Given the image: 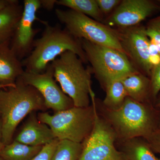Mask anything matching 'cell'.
<instances>
[{
	"label": "cell",
	"mask_w": 160,
	"mask_h": 160,
	"mask_svg": "<svg viewBox=\"0 0 160 160\" xmlns=\"http://www.w3.org/2000/svg\"><path fill=\"white\" fill-rule=\"evenodd\" d=\"M46 109L39 92L24 84L19 77L14 86L0 89V119L4 146L11 142L17 127L26 116Z\"/></svg>",
	"instance_id": "6da1fadb"
},
{
	"label": "cell",
	"mask_w": 160,
	"mask_h": 160,
	"mask_svg": "<svg viewBox=\"0 0 160 160\" xmlns=\"http://www.w3.org/2000/svg\"><path fill=\"white\" fill-rule=\"evenodd\" d=\"M45 26L41 37L35 40L31 53L22 61L25 71L42 73L50 63L68 51L77 55L83 63L88 62L81 39L58 24L52 26L47 23Z\"/></svg>",
	"instance_id": "7a4b0ae2"
},
{
	"label": "cell",
	"mask_w": 160,
	"mask_h": 160,
	"mask_svg": "<svg viewBox=\"0 0 160 160\" xmlns=\"http://www.w3.org/2000/svg\"><path fill=\"white\" fill-rule=\"evenodd\" d=\"M55 79L61 89L72 100L74 106L89 107L91 88V67L86 68L78 56L66 51L50 63Z\"/></svg>",
	"instance_id": "3957f363"
},
{
	"label": "cell",
	"mask_w": 160,
	"mask_h": 160,
	"mask_svg": "<svg viewBox=\"0 0 160 160\" xmlns=\"http://www.w3.org/2000/svg\"><path fill=\"white\" fill-rule=\"evenodd\" d=\"M94 94L91 95L92 106L82 108L75 106L53 115L39 113L40 122L50 127L56 138L82 143L91 133L94 121L96 107Z\"/></svg>",
	"instance_id": "277c9868"
},
{
	"label": "cell",
	"mask_w": 160,
	"mask_h": 160,
	"mask_svg": "<svg viewBox=\"0 0 160 160\" xmlns=\"http://www.w3.org/2000/svg\"><path fill=\"white\" fill-rule=\"evenodd\" d=\"M81 40L92 72L104 84L140 72L124 52Z\"/></svg>",
	"instance_id": "5b68a950"
},
{
	"label": "cell",
	"mask_w": 160,
	"mask_h": 160,
	"mask_svg": "<svg viewBox=\"0 0 160 160\" xmlns=\"http://www.w3.org/2000/svg\"><path fill=\"white\" fill-rule=\"evenodd\" d=\"M56 17L72 36L124 52L115 29L71 9H57Z\"/></svg>",
	"instance_id": "8992f818"
},
{
	"label": "cell",
	"mask_w": 160,
	"mask_h": 160,
	"mask_svg": "<svg viewBox=\"0 0 160 160\" xmlns=\"http://www.w3.org/2000/svg\"><path fill=\"white\" fill-rule=\"evenodd\" d=\"M107 116L116 134L126 141L146 138L154 132L150 112L142 103L129 97L119 108L109 109Z\"/></svg>",
	"instance_id": "52a82bcc"
},
{
	"label": "cell",
	"mask_w": 160,
	"mask_h": 160,
	"mask_svg": "<svg viewBox=\"0 0 160 160\" xmlns=\"http://www.w3.org/2000/svg\"><path fill=\"white\" fill-rule=\"evenodd\" d=\"M116 137L113 128L99 116L96 106L93 128L82 143V151L78 160H126L115 146Z\"/></svg>",
	"instance_id": "ba28073f"
},
{
	"label": "cell",
	"mask_w": 160,
	"mask_h": 160,
	"mask_svg": "<svg viewBox=\"0 0 160 160\" xmlns=\"http://www.w3.org/2000/svg\"><path fill=\"white\" fill-rule=\"evenodd\" d=\"M123 51L139 71L151 74L153 66L150 61V40L145 27L139 25L115 29Z\"/></svg>",
	"instance_id": "9c48e42d"
},
{
	"label": "cell",
	"mask_w": 160,
	"mask_h": 160,
	"mask_svg": "<svg viewBox=\"0 0 160 160\" xmlns=\"http://www.w3.org/2000/svg\"><path fill=\"white\" fill-rule=\"evenodd\" d=\"M19 78L24 84L32 86L39 92L47 109L57 112L74 106L71 99L57 84L50 64L42 73H32L25 70Z\"/></svg>",
	"instance_id": "30bf717a"
},
{
	"label": "cell",
	"mask_w": 160,
	"mask_h": 160,
	"mask_svg": "<svg viewBox=\"0 0 160 160\" xmlns=\"http://www.w3.org/2000/svg\"><path fill=\"white\" fill-rule=\"evenodd\" d=\"M23 3L22 14L10 42V48L21 61L31 53L35 37L39 31L33 28L35 21L38 20L44 25L47 23L37 16L38 10L41 8L40 0H24Z\"/></svg>",
	"instance_id": "8fae6325"
},
{
	"label": "cell",
	"mask_w": 160,
	"mask_h": 160,
	"mask_svg": "<svg viewBox=\"0 0 160 160\" xmlns=\"http://www.w3.org/2000/svg\"><path fill=\"white\" fill-rule=\"evenodd\" d=\"M157 9L149 0H123L106 20L109 27L125 28L139 25Z\"/></svg>",
	"instance_id": "7c38bea8"
},
{
	"label": "cell",
	"mask_w": 160,
	"mask_h": 160,
	"mask_svg": "<svg viewBox=\"0 0 160 160\" xmlns=\"http://www.w3.org/2000/svg\"><path fill=\"white\" fill-rule=\"evenodd\" d=\"M55 139L50 127L40 122L36 114L32 113L15 140L28 146H45Z\"/></svg>",
	"instance_id": "4fadbf2b"
},
{
	"label": "cell",
	"mask_w": 160,
	"mask_h": 160,
	"mask_svg": "<svg viewBox=\"0 0 160 160\" xmlns=\"http://www.w3.org/2000/svg\"><path fill=\"white\" fill-rule=\"evenodd\" d=\"M20 61L10 47V42L0 45V84H14L23 74L24 69Z\"/></svg>",
	"instance_id": "5bb4252c"
},
{
	"label": "cell",
	"mask_w": 160,
	"mask_h": 160,
	"mask_svg": "<svg viewBox=\"0 0 160 160\" xmlns=\"http://www.w3.org/2000/svg\"><path fill=\"white\" fill-rule=\"evenodd\" d=\"M23 11V6L17 0L0 10V45L10 42Z\"/></svg>",
	"instance_id": "9a60e30c"
},
{
	"label": "cell",
	"mask_w": 160,
	"mask_h": 160,
	"mask_svg": "<svg viewBox=\"0 0 160 160\" xmlns=\"http://www.w3.org/2000/svg\"><path fill=\"white\" fill-rule=\"evenodd\" d=\"M127 97L142 103L146 97L150 82L144 75L138 72L121 79Z\"/></svg>",
	"instance_id": "2e32d148"
},
{
	"label": "cell",
	"mask_w": 160,
	"mask_h": 160,
	"mask_svg": "<svg viewBox=\"0 0 160 160\" xmlns=\"http://www.w3.org/2000/svg\"><path fill=\"white\" fill-rule=\"evenodd\" d=\"M43 146H28L15 140L0 150V157L4 160H31Z\"/></svg>",
	"instance_id": "e0dca14e"
},
{
	"label": "cell",
	"mask_w": 160,
	"mask_h": 160,
	"mask_svg": "<svg viewBox=\"0 0 160 160\" xmlns=\"http://www.w3.org/2000/svg\"><path fill=\"white\" fill-rule=\"evenodd\" d=\"M56 5L65 6L98 22H103V14L96 0H57Z\"/></svg>",
	"instance_id": "ac0fdd59"
},
{
	"label": "cell",
	"mask_w": 160,
	"mask_h": 160,
	"mask_svg": "<svg viewBox=\"0 0 160 160\" xmlns=\"http://www.w3.org/2000/svg\"><path fill=\"white\" fill-rule=\"evenodd\" d=\"M122 152L126 160H160L148 144L138 138L127 140Z\"/></svg>",
	"instance_id": "d6986e66"
},
{
	"label": "cell",
	"mask_w": 160,
	"mask_h": 160,
	"mask_svg": "<svg viewBox=\"0 0 160 160\" xmlns=\"http://www.w3.org/2000/svg\"><path fill=\"white\" fill-rule=\"evenodd\" d=\"M106 95L103 104L109 109L119 108L127 97L121 80H113L105 83Z\"/></svg>",
	"instance_id": "ffe728a7"
},
{
	"label": "cell",
	"mask_w": 160,
	"mask_h": 160,
	"mask_svg": "<svg viewBox=\"0 0 160 160\" xmlns=\"http://www.w3.org/2000/svg\"><path fill=\"white\" fill-rule=\"evenodd\" d=\"M82 149V143L59 140L51 160H78Z\"/></svg>",
	"instance_id": "44dd1931"
},
{
	"label": "cell",
	"mask_w": 160,
	"mask_h": 160,
	"mask_svg": "<svg viewBox=\"0 0 160 160\" xmlns=\"http://www.w3.org/2000/svg\"><path fill=\"white\" fill-rule=\"evenodd\" d=\"M146 34L157 47L160 55V16L149 21L145 27Z\"/></svg>",
	"instance_id": "7402d4cb"
},
{
	"label": "cell",
	"mask_w": 160,
	"mask_h": 160,
	"mask_svg": "<svg viewBox=\"0 0 160 160\" xmlns=\"http://www.w3.org/2000/svg\"><path fill=\"white\" fill-rule=\"evenodd\" d=\"M59 140L57 138L43 146L42 150L31 160H51Z\"/></svg>",
	"instance_id": "603a6c76"
},
{
	"label": "cell",
	"mask_w": 160,
	"mask_h": 160,
	"mask_svg": "<svg viewBox=\"0 0 160 160\" xmlns=\"http://www.w3.org/2000/svg\"><path fill=\"white\" fill-rule=\"evenodd\" d=\"M150 75L152 94L153 97H156L160 91V62L153 66Z\"/></svg>",
	"instance_id": "cb8c5ba5"
},
{
	"label": "cell",
	"mask_w": 160,
	"mask_h": 160,
	"mask_svg": "<svg viewBox=\"0 0 160 160\" xmlns=\"http://www.w3.org/2000/svg\"><path fill=\"white\" fill-rule=\"evenodd\" d=\"M98 7L102 14L110 13L117 8L121 1L120 0H96Z\"/></svg>",
	"instance_id": "d4e9b609"
},
{
	"label": "cell",
	"mask_w": 160,
	"mask_h": 160,
	"mask_svg": "<svg viewBox=\"0 0 160 160\" xmlns=\"http://www.w3.org/2000/svg\"><path fill=\"white\" fill-rule=\"evenodd\" d=\"M150 148L157 152L160 155V130L154 131L146 138Z\"/></svg>",
	"instance_id": "484cf974"
},
{
	"label": "cell",
	"mask_w": 160,
	"mask_h": 160,
	"mask_svg": "<svg viewBox=\"0 0 160 160\" xmlns=\"http://www.w3.org/2000/svg\"><path fill=\"white\" fill-rule=\"evenodd\" d=\"M41 8L46 10H52L54 6L56 5L57 0H40Z\"/></svg>",
	"instance_id": "4316f807"
},
{
	"label": "cell",
	"mask_w": 160,
	"mask_h": 160,
	"mask_svg": "<svg viewBox=\"0 0 160 160\" xmlns=\"http://www.w3.org/2000/svg\"><path fill=\"white\" fill-rule=\"evenodd\" d=\"M13 0H0V10L12 2Z\"/></svg>",
	"instance_id": "83f0119b"
},
{
	"label": "cell",
	"mask_w": 160,
	"mask_h": 160,
	"mask_svg": "<svg viewBox=\"0 0 160 160\" xmlns=\"http://www.w3.org/2000/svg\"><path fill=\"white\" fill-rule=\"evenodd\" d=\"M4 146H5L2 141V123H1V119H0V150L2 149Z\"/></svg>",
	"instance_id": "f1b7e54d"
},
{
	"label": "cell",
	"mask_w": 160,
	"mask_h": 160,
	"mask_svg": "<svg viewBox=\"0 0 160 160\" xmlns=\"http://www.w3.org/2000/svg\"><path fill=\"white\" fill-rule=\"evenodd\" d=\"M15 85V83L14 84H12V85H4V84H0V89L12 87V86H14Z\"/></svg>",
	"instance_id": "f546056e"
},
{
	"label": "cell",
	"mask_w": 160,
	"mask_h": 160,
	"mask_svg": "<svg viewBox=\"0 0 160 160\" xmlns=\"http://www.w3.org/2000/svg\"><path fill=\"white\" fill-rule=\"evenodd\" d=\"M159 107H160V101L159 102ZM159 128L160 129V123H159Z\"/></svg>",
	"instance_id": "4dcf8cb0"
},
{
	"label": "cell",
	"mask_w": 160,
	"mask_h": 160,
	"mask_svg": "<svg viewBox=\"0 0 160 160\" xmlns=\"http://www.w3.org/2000/svg\"><path fill=\"white\" fill-rule=\"evenodd\" d=\"M0 160H4L2 158H1V157H0Z\"/></svg>",
	"instance_id": "1f68e13d"
}]
</instances>
